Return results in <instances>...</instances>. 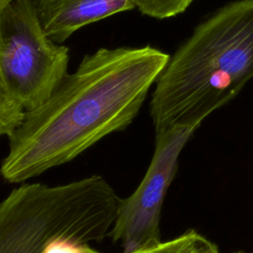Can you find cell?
I'll return each instance as SVG.
<instances>
[{"instance_id":"7","label":"cell","mask_w":253,"mask_h":253,"mask_svg":"<svg viewBox=\"0 0 253 253\" xmlns=\"http://www.w3.org/2000/svg\"><path fill=\"white\" fill-rule=\"evenodd\" d=\"M26 114L22 105L10 94L0 76V137L10 136Z\"/></svg>"},{"instance_id":"3","label":"cell","mask_w":253,"mask_h":253,"mask_svg":"<svg viewBox=\"0 0 253 253\" xmlns=\"http://www.w3.org/2000/svg\"><path fill=\"white\" fill-rule=\"evenodd\" d=\"M69 49L53 42L35 0H9L0 9V76L27 111L44 103L68 73Z\"/></svg>"},{"instance_id":"6","label":"cell","mask_w":253,"mask_h":253,"mask_svg":"<svg viewBox=\"0 0 253 253\" xmlns=\"http://www.w3.org/2000/svg\"><path fill=\"white\" fill-rule=\"evenodd\" d=\"M131 253H220L217 245L194 229L167 241Z\"/></svg>"},{"instance_id":"4","label":"cell","mask_w":253,"mask_h":253,"mask_svg":"<svg viewBox=\"0 0 253 253\" xmlns=\"http://www.w3.org/2000/svg\"><path fill=\"white\" fill-rule=\"evenodd\" d=\"M196 127H174L155 133L154 152L134 192L121 199L110 236L123 253L159 244L160 218L166 193L173 181L180 153Z\"/></svg>"},{"instance_id":"9","label":"cell","mask_w":253,"mask_h":253,"mask_svg":"<svg viewBox=\"0 0 253 253\" xmlns=\"http://www.w3.org/2000/svg\"><path fill=\"white\" fill-rule=\"evenodd\" d=\"M43 253H102L90 247L88 243H81L70 239L59 238L50 242Z\"/></svg>"},{"instance_id":"11","label":"cell","mask_w":253,"mask_h":253,"mask_svg":"<svg viewBox=\"0 0 253 253\" xmlns=\"http://www.w3.org/2000/svg\"><path fill=\"white\" fill-rule=\"evenodd\" d=\"M231 253H247V252L242 251V250H238V251H234V252H231Z\"/></svg>"},{"instance_id":"5","label":"cell","mask_w":253,"mask_h":253,"mask_svg":"<svg viewBox=\"0 0 253 253\" xmlns=\"http://www.w3.org/2000/svg\"><path fill=\"white\" fill-rule=\"evenodd\" d=\"M46 35L61 43L81 28L135 8L134 0H35Z\"/></svg>"},{"instance_id":"10","label":"cell","mask_w":253,"mask_h":253,"mask_svg":"<svg viewBox=\"0 0 253 253\" xmlns=\"http://www.w3.org/2000/svg\"><path fill=\"white\" fill-rule=\"evenodd\" d=\"M8 1H9V0H0V9H1L2 6H3L4 4H6Z\"/></svg>"},{"instance_id":"8","label":"cell","mask_w":253,"mask_h":253,"mask_svg":"<svg viewBox=\"0 0 253 253\" xmlns=\"http://www.w3.org/2000/svg\"><path fill=\"white\" fill-rule=\"evenodd\" d=\"M135 8L143 15L163 20L185 12L194 0H134Z\"/></svg>"},{"instance_id":"1","label":"cell","mask_w":253,"mask_h":253,"mask_svg":"<svg viewBox=\"0 0 253 253\" xmlns=\"http://www.w3.org/2000/svg\"><path fill=\"white\" fill-rule=\"evenodd\" d=\"M170 55L150 45L86 54L9 138L1 177L13 184L70 162L137 116Z\"/></svg>"},{"instance_id":"2","label":"cell","mask_w":253,"mask_h":253,"mask_svg":"<svg viewBox=\"0 0 253 253\" xmlns=\"http://www.w3.org/2000/svg\"><path fill=\"white\" fill-rule=\"evenodd\" d=\"M253 78V0H234L200 23L169 57L149 104L155 133L196 127Z\"/></svg>"}]
</instances>
